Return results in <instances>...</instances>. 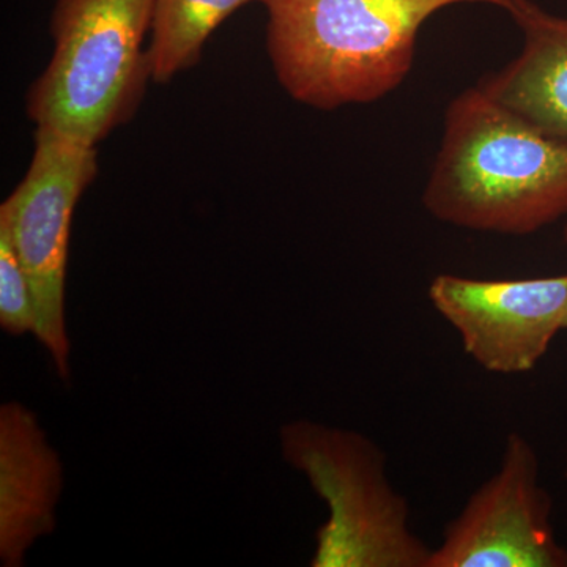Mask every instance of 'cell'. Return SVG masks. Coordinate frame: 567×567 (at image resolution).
Segmentation results:
<instances>
[{
	"label": "cell",
	"instance_id": "obj_5",
	"mask_svg": "<svg viewBox=\"0 0 567 567\" xmlns=\"http://www.w3.org/2000/svg\"><path fill=\"white\" fill-rule=\"evenodd\" d=\"M99 173L96 147L37 126L28 174L0 205L35 305V336L54 360L59 377H70L65 327V276L71 219L78 200Z\"/></svg>",
	"mask_w": 567,
	"mask_h": 567
},
{
	"label": "cell",
	"instance_id": "obj_6",
	"mask_svg": "<svg viewBox=\"0 0 567 567\" xmlns=\"http://www.w3.org/2000/svg\"><path fill=\"white\" fill-rule=\"evenodd\" d=\"M539 477L532 443L507 435L499 468L446 525L427 567H567Z\"/></svg>",
	"mask_w": 567,
	"mask_h": 567
},
{
	"label": "cell",
	"instance_id": "obj_7",
	"mask_svg": "<svg viewBox=\"0 0 567 567\" xmlns=\"http://www.w3.org/2000/svg\"><path fill=\"white\" fill-rule=\"evenodd\" d=\"M429 300L484 371L527 374L565 330L567 275L533 279L439 275L429 286Z\"/></svg>",
	"mask_w": 567,
	"mask_h": 567
},
{
	"label": "cell",
	"instance_id": "obj_2",
	"mask_svg": "<svg viewBox=\"0 0 567 567\" xmlns=\"http://www.w3.org/2000/svg\"><path fill=\"white\" fill-rule=\"evenodd\" d=\"M276 78L297 102L336 110L383 99L404 82L416 39L457 3L509 10L511 0H260Z\"/></svg>",
	"mask_w": 567,
	"mask_h": 567
},
{
	"label": "cell",
	"instance_id": "obj_10",
	"mask_svg": "<svg viewBox=\"0 0 567 567\" xmlns=\"http://www.w3.org/2000/svg\"><path fill=\"white\" fill-rule=\"evenodd\" d=\"M252 0H155L151 44L152 80L167 82L199 61L208 37Z\"/></svg>",
	"mask_w": 567,
	"mask_h": 567
},
{
	"label": "cell",
	"instance_id": "obj_4",
	"mask_svg": "<svg viewBox=\"0 0 567 567\" xmlns=\"http://www.w3.org/2000/svg\"><path fill=\"white\" fill-rule=\"evenodd\" d=\"M284 461L327 503L312 567H427L432 548L410 524V506L391 484L386 456L369 436L293 421L282 425Z\"/></svg>",
	"mask_w": 567,
	"mask_h": 567
},
{
	"label": "cell",
	"instance_id": "obj_11",
	"mask_svg": "<svg viewBox=\"0 0 567 567\" xmlns=\"http://www.w3.org/2000/svg\"><path fill=\"white\" fill-rule=\"evenodd\" d=\"M0 324L9 334H35V305L9 230L0 224Z\"/></svg>",
	"mask_w": 567,
	"mask_h": 567
},
{
	"label": "cell",
	"instance_id": "obj_9",
	"mask_svg": "<svg viewBox=\"0 0 567 567\" xmlns=\"http://www.w3.org/2000/svg\"><path fill=\"white\" fill-rule=\"evenodd\" d=\"M524 47L477 87L539 132L567 141V18L548 13L533 0H511Z\"/></svg>",
	"mask_w": 567,
	"mask_h": 567
},
{
	"label": "cell",
	"instance_id": "obj_3",
	"mask_svg": "<svg viewBox=\"0 0 567 567\" xmlns=\"http://www.w3.org/2000/svg\"><path fill=\"white\" fill-rule=\"evenodd\" d=\"M155 0H55L54 51L28 95L41 128L96 147L132 117L152 80L144 39Z\"/></svg>",
	"mask_w": 567,
	"mask_h": 567
},
{
	"label": "cell",
	"instance_id": "obj_12",
	"mask_svg": "<svg viewBox=\"0 0 567 567\" xmlns=\"http://www.w3.org/2000/svg\"><path fill=\"white\" fill-rule=\"evenodd\" d=\"M563 238H565V244L567 246V224L565 227V233H563ZM565 330H567V315H566V320H565Z\"/></svg>",
	"mask_w": 567,
	"mask_h": 567
},
{
	"label": "cell",
	"instance_id": "obj_1",
	"mask_svg": "<svg viewBox=\"0 0 567 567\" xmlns=\"http://www.w3.org/2000/svg\"><path fill=\"white\" fill-rule=\"evenodd\" d=\"M425 210L461 229L532 235L567 215V141L466 89L450 103L423 193Z\"/></svg>",
	"mask_w": 567,
	"mask_h": 567
},
{
	"label": "cell",
	"instance_id": "obj_8",
	"mask_svg": "<svg viewBox=\"0 0 567 567\" xmlns=\"http://www.w3.org/2000/svg\"><path fill=\"white\" fill-rule=\"evenodd\" d=\"M62 491L58 453L31 410L18 402L0 409V559L20 567L25 551L55 527Z\"/></svg>",
	"mask_w": 567,
	"mask_h": 567
},
{
	"label": "cell",
	"instance_id": "obj_13",
	"mask_svg": "<svg viewBox=\"0 0 567 567\" xmlns=\"http://www.w3.org/2000/svg\"><path fill=\"white\" fill-rule=\"evenodd\" d=\"M565 476H566V480H567V454H566Z\"/></svg>",
	"mask_w": 567,
	"mask_h": 567
}]
</instances>
